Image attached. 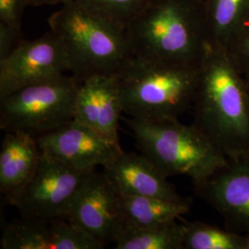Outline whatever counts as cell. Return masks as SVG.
I'll list each match as a JSON object with an SVG mask.
<instances>
[{"label":"cell","mask_w":249,"mask_h":249,"mask_svg":"<svg viewBox=\"0 0 249 249\" xmlns=\"http://www.w3.org/2000/svg\"><path fill=\"white\" fill-rule=\"evenodd\" d=\"M93 171L77 169L42 152L34 177L13 206L23 218L67 219L75 197Z\"/></svg>","instance_id":"52a82bcc"},{"label":"cell","mask_w":249,"mask_h":249,"mask_svg":"<svg viewBox=\"0 0 249 249\" xmlns=\"http://www.w3.org/2000/svg\"><path fill=\"white\" fill-rule=\"evenodd\" d=\"M22 40L21 27L0 21V60L7 57Z\"/></svg>","instance_id":"7402d4cb"},{"label":"cell","mask_w":249,"mask_h":249,"mask_svg":"<svg viewBox=\"0 0 249 249\" xmlns=\"http://www.w3.org/2000/svg\"><path fill=\"white\" fill-rule=\"evenodd\" d=\"M29 6L32 7H39L45 5H57V4H66L72 0H27Z\"/></svg>","instance_id":"cb8c5ba5"},{"label":"cell","mask_w":249,"mask_h":249,"mask_svg":"<svg viewBox=\"0 0 249 249\" xmlns=\"http://www.w3.org/2000/svg\"><path fill=\"white\" fill-rule=\"evenodd\" d=\"M121 204L124 229L146 228L178 221L189 211L191 198L183 197L174 200L121 195Z\"/></svg>","instance_id":"2e32d148"},{"label":"cell","mask_w":249,"mask_h":249,"mask_svg":"<svg viewBox=\"0 0 249 249\" xmlns=\"http://www.w3.org/2000/svg\"><path fill=\"white\" fill-rule=\"evenodd\" d=\"M3 249H102L105 247L67 219L20 217L8 223L0 240Z\"/></svg>","instance_id":"4fadbf2b"},{"label":"cell","mask_w":249,"mask_h":249,"mask_svg":"<svg viewBox=\"0 0 249 249\" xmlns=\"http://www.w3.org/2000/svg\"><path fill=\"white\" fill-rule=\"evenodd\" d=\"M36 138L42 152L77 169L104 167L120 152L89 126L75 119Z\"/></svg>","instance_id":"8fae6325"},{"label":"cell","mask_w":249,"mask_h":249,"mask_svg":"<svg viewBox=\"0 0 249 249\" xmlns=\"http://www.w3.org/2000/svg\"><path fill=\"white\" fill-rule=\"evenodd\" d=\"M246 240V249H249V231L244 234Z\"/></svg>","instance_id":"d4e9b609"},{"label":"cell","mask_w":249,"mask_h":249,"mask_svg":"<svg viewBox=\"0 0 249 249\" xmlns=\"http://www.w3.org/2000/svg\"><path fill=\"white\" fill-rule=\"evenodd\" d=\"M210 45L227 49L249 22V0H205Z\"/></svg>","instance_id":"e0dca14e"},{"label":"cell","mask_w":249,"mask_h":249,"mask_svg":"<svg viewBox=\"0 0 249 249\" xmlns=\"http://www.w3.org/2000/svg\"><path fill=\"white\" fill-rule=\"evenodd\" d=\"M142 154L167 178L187 176L195 187L223 168L229 160L196 126L178 119H125Z\"/></svg>","instance_id":"5b68a950"},{"label":"cell","mask_w":249,"mask_h":249,"mask_svg":"<svg viewBox=\"0 0 249 249\" xmlns=\"http://www.w3.org/2000/svg\"><path fill=\"white\" fill-rule=\"evenodd\" d=\"M103 168L104 175L122 196L183 198L167 177L143 154L120 151Z\"/></svg>","instance_id":"5bb4252c"},{"label":"cell","mask_w":249,"mask_h":249,"mask_svg":"<svg viewBox=\"0 0 249 249\" xmlns=\"http://www.w3.org/2000/svg\"><path fill=\"white\" fill-rule=\"evenodd\" d=\"M114 244L116 249H184V223L125 228Z\"/></svg>","instance_id":"ac0fdd59"},{"label":"cell","mask_w":249,"mask_h":249,"mask_svg":"<svg viewBox=\"0 0 249 249\" xmlns=\"http://www.w3.org/2000/svg\"><path fill=\"white\" fill-rule=\"evenodd\" d=\"M101 18L126 29L151 0H77Z\"/></svg>","instance_id":"ffe728a7"},{"label":"cell","mask_w":249,"mask_h":249,"mask_svg":"<svg viewBox=\"0 0 249 249\" xmlns=\"http://www.w3.org/2000/svg\"><path fill=\"white\" fill-rule=\"evenodd\" d=\"M231 60L243 76L249 75V22L236 36L228 48Z\"/></svg>","instance_id":"44dd1931"},{"label":"cell","mask_w":249,"mask_h":249,"mask_svg":"<svg viewBox=\"0 0 249 249\" xmlns=\"http://www.w3.org/2000/svg\"><path fill=\"white\" fill-rule=\"evenodd\" d=\"M48 24L64 44L70 72L80 81L118 75L134 56L124 29L95 15L77 0L64 4Z\"/></svg>","instance_id":"3957f363"},{"label":"cell","mask_w":249,"mask_h":249,"mask_svg":"<svg viewBox=\"0 0 249 249\" xmlns=\"http://www.w3.org/2000/svg\"><path fill=\"white\" fill-rule=\"evenodd\" d=\"M125 33L136 57L199 65L210 45L205 0H151Z\"/></svg>","instance_id":"7a4b0ae2"},{"label":"cell","mask_w":249,"mask_h":249,"mask_svg":"<svg viewBox=\"0 0 249 249\" xmlns=\"http://www.w3.org/2000/svg\"><path fill=\"white\" fill-rule=\"evenodd\" d=\"M81 81L66 74L10 92L0 98V128L36 137L74 118Z\"/></svg>","instance_id":"8992f818"},{"label":"cell","mask_w":249,"mask_h":249,"mask_svg":"<svg viewBox=\"0 0 249 249\" xmlns=\"http://www.w3.org/2000/svg\"><path fill=\"white\" fill-rule=\"evenodd\" d=\"M122 113L118 75L95 76L81 81L73 119L89 126L119 151H123L118 137Z\"/></svg>","instance_id":"7c38bea8"},{"label":"cell","mask_w":249,"mask_h":249,"mask_svg":"<svg viewBox=\"0 0 249 249\" xmlns=\"http://www.w3.org/2000/svg\"><path fill=\"white\" fill-rule=\"evenodd\" d=\"M196 126L228 160L249 154V97L227 49L209 45L193 102Z\"/></svg>","instance_id":"6da1fadb"},{"label":"cell","mask_w":249,"mask_h":249,"mask_svg":"<svg viewBox=\"0 0 249 249\" xmlns=\"http://www.w3.org/2000/svg\"><path fill=\"white\" fill-rule=\"evenodd\" d=\"M197 193L222 214L228 230L249 231V154L228 163L196 186Z\"/></svg>","instance_id":"30bf717a"},{"label":"cell","mask_w":249,"mask_h":249,"mask_svg":"<svg viewBox=\"0 0 249 249\" xmlns=\"http://www.w3.org/2000/svg\"><path fill=\"white\" fill-rule=\"evenodd\" d=\"M71 71L61 39L50 30L36 40H22L0 60V98L17 89Z\"/></svg>","instance_id":"ba28073f"},{"label":"cell","mask_w":249,"mask_h":249,"mask_svg":"<svg viewBox=\"0 0 249 249\" xmlns=\"http://www.w3.org/2000/svg\"><path fill=\"white\" fill-rule=\"evenodd\" d=\"M28 6L27 0H0V21L21 27V17Z\"/></svg>","instance_id":"603a6c76"},{"label":"cell","mask_w":249,"mask_h":249,"mask_svg":"<svg viewBox=\"0 0 249 249\" xmlns=\"http://www.w3.org/2000/svg\"><path fill=\"white\" fill-rule=\"evenodd\" d=\"M199 65L133 56L118 74L124 114L142 120L178 119L193 107Z\"/></svg>","instance_id":"277c9868"},{"label":"cell","mask_w":249,"mask_h":249,"mask_svg":"<svg viewBox=\"0 0 249 249\" xmlns=\"http://www.w3.org/2000/svg\"><path fill=\"white\" fill-rule=\"evenodd\" d=\"M67 220L106 247L115 243L124 229L121 195L104 173L94 170L83 186Z\"/></svg>","instance_id":"9c48e42d"},{"label":"cell","mask_w":249,"mask_h":249,"mask_svg":"<svg viewBox=\"0 0 249 249\" xmlns=\"http://www.w3.org/2000/svg\"><path fill=\"white\" fill-rule=\"evenodd\" d=\"M41 156L35 135L6 132L0 151V191L9 204L13 205L34 177Z\"/></svg>","instance_id":"9a60e30c"},{"label":"cell","mask_w":249,"mask_h":249,"mask_svg":"<svg viewBox=\"0 0 249 249\" xmlns=\"http://www.w3.org/2000/svg\"><path fill=\"white\" fill-rule=\"evenodd\" d=\"M245 77V82H246V87H247V91L249 94V76H244Z\"/></svg>","instance_id":"484cf974"},{"label":"cell","mask_w":249,"mask_h":249,"mask_svg":"<svg viewBox=\"0 0 249 249\" xmlns=\"http://www.w3.org/2000/svg\"><path fill=\"white\" fill-rule=\"evenodd\" d=\"M184 249H246L244 234L199 222L184 223Z\"/></svg>","instance_id":"d6986e66"}]
</instances>
